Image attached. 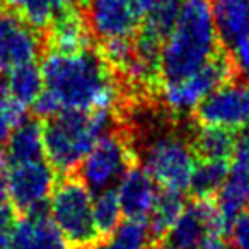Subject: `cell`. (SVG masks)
<instances>
[{
	"label": "cell",
	"instance_id": "obj_1",
	"mask_svg": "<svg viewBox=\"0 0 249 249\" xmlns=\"http://www.w3.org/2000/svg\"><path fill=\"white\" fill-rule=\"evenodd\" d=\"M45 90L63 109H111L118 87L101 53L84 48L72 53L50 52L41 65Z\"/></svg>",
	"mask_w": 249,
	"mask_h": 249
},
{
	"label": "cell",
	"instance_id": "obj_2",
	"mask_svg": "<svg viewBox=\"0 0 249 249\" xmlns=\"http://www.w3.org/2000/svg\"><path fill=\"white\" fill-rule=\"evenodd\" d=\"M217 53L218 38L210 0H181L178 21L160 48L159 77L162 82L188 77Z\"/></svg>",
	"mask_w": 249,
	"mask_h": 249
},
{
	"label": "cell",
	"instance_id": "obj_3",
	"mask_svg": "<svg viewBox=\"0 0 249 249\" xmlns=\"http://www.w3.org/2000/svg\"><path fill=\"white\" fill-rule=\"evenodd\" d=\"M113 126L111 109H63L43 124L45 156L60 173L73 171Z\"/></svg>",
	"mask_w": 249,
	"mask_h": 249
},
{
	"label": "cell",
	"instance_id": "obj_4",
	"mask_svg": "<svg viewBox=\"0 0 249 249\" xmlns=\"http://www.w3.org/2000/svg\"><path fill=\"white\" fill-rule=\"evenodd\" d=\"M50 218L73 249H87L101 239L92 217V191L73 176L55 184L50 196Z\"/></svg>",
	"mask_w": 249,
	"mask_h": 249
},
{
	"label": "cell",
	"instance_id": "obj_5",
	"mask_svg": "<svg viewBox=\"0 0 249 249\" xmlns=\"http://www.w3.org/2000/svg\"><path fill=\"white\" fill-rule=\"evenodd\" d=\"M142 162L157 186L184 193L190 188L196 159L186 139L178 133H164L147 143L142 150Z\"/></svg>",
	"mask_w": 249,
	"mask_h": 249
},
{
	"label": "cell",
	"instance_id": "obj_6",
	"mask_svg": "<svg viewBox=\"0 0 249 249\" xmlns=\"http://www.w3.org/2000/svg\"><path fill=\"white\" fill-rule=\"evenodd\" d=\"M135 156L132 145L121 133L103 135L80 162V179L90 191L109 190L132 167Z\"/></svg>",
	"mask_w": 249,
	"mask_h": 249
},
{
	"label": "cell",
	"instance_id": "obj_7",
	"mask_svg": "<svg viewBox=\"0 0 249 249\" xmlns=\"http://www.w3.org/2000/svg\"><path fill=\"white\" fill-rule=\"evenodd\" d=\"M232 65L227 56L217 55L196 72L190 73L179 80L162 82L160 96L162 101L171 111L178 114H184L195 111L196 106L218 86L231 80Z\"/></svg>",
	"mask_w": 249,
	"mask_h": 249
},
{
	"label": "cell",
	"instance_id": "obj_8",
	"mask_svg": "<svg viewBox=\"0 0 249 249\" xmlns=\"http://www.w3.org/2000/svg\"><path fill=\"white\" fill-rule=\"evenodd\" d=\"M227 229L210 198H196L186 205L173 227L164 235L171 249H205L210 241L224 237Z\"/></svg>",
	"mask_w": 249,
	"mask_h": 249
},
{
	"label": "cell",
	"instance_id": "obj_9",
	"mask_svg": "<svg viewBox=\"0 0 249 249\" xmlns=\"http://www.w3.org/2000/svg\"><path fill=\"white\" fill-rule=\"evenodd\" d=\"M201 126L237 132L249 124V84L244 80H227L212 90L195 109Z\"/></svg>",
	"mask_w": 249,
	"mask_h": 249
},
{
	"label": "cell",
	"instance_id": "obj_10",
	"mask_svg": "<svg viewBox=\"0 0 249 249\" xmlns=\"http://www.w3.org/2000/svg\"><path fill=\"white\" fill-rule=\"evenodd\" d=\"M56 184L55 169L45 160L9 164L7 198L22 215L45 210Z\"/></svg>",
	"mask_w": 249,
	"mask_h": 249
},
{
	"label": "cell",
	"instance_id": "obj_11",
	"mask_svg": "<svg viewBox=\"0 0 249 249\" xmlns=\"http://www.w3.org/2000/svg\"><path fill=\"white\" fill-rule=\"evenodd\" d=\"M143 16L139 0H87V26L103 41L133 38Z\"/></svg>",
	"mask_w": 249,
	"mask_h": 249
},
{
	"label": "cell",
	"instance_id": "obj_12",
	"mask_svg": "<svg viewBox=\"0 0 249 249\" xmlns=\"http://www.w3.org/2000/svg\"><path fill=\"white\" fill-rule=\"evenodd\" d=\"M41 41L33 26L14 12L0 14V73L36 62Z\"/></svg>",
	"mask_w": 249,
	"mask_h": 249
},
{
	"label": "cell",
	"instance_id": "obj_13",
	"mask_svg": "<svg viewBox=\"0 0 249 249\" xmlns=\"http://www.w3.org/2000/svg\"><path fill=\"white\" fill-rule=\"evenodd\" d=\"M159 193L156 181L143 167L132 166L116 184V195L124 218L147 220Z\"/></svg>",
	"mask_w": 249,
	"mask_h": 249
},
{
	"label": "cell",
	"instance_id": "obj_14",
	"mask_svg": "<svg viewBox=\"0 0 249 249\" xmlns=\"http://www.w3.org/2000/svg\"><path fill=\"white\" fill-rule=\"evenodd\" d=\"M7 249H72L45 210L18 218Z\"/></svg>",
	"mask_w": 249,
	"mask_h": 249
},
{
	"label": "cell",
	"instance_id": "obj_15",
	"mask_svg": "<svg viewBox=\"0 0 249 249\" xmlns=\"http://www.w3.org/2000/svg\"><path fill=\"white\" fill-rule=\"evenodd\" d=\"M218 43L234 46L249 38V0H210Z\"/></svg>",
	"mask_w": 249,
	"mask_h": 249
},
{
	"label": "cell",
	"instance_id": "obj_16",
	"mask_svg": "<svg viewBox=\"0 0 249 249\" xmlns=\"http://www.w3.org/2000/svg\"><path fill=\"white\" fill-rule=\"evenodd\" d=\"M215 207L224 220L225 229H231L234 220L249 205V169L234 162L229 169L227 178L217 190Z\"/></svg>",
	"mask_w": 249,
	"mask_h": 249
},
{
	"label": "cell",
	"instance_id": "obj_17",
	"mask_svg": "<svg viewBox=\"0 0 249 249\" xmlns=\"http://www.w3.org/2000/svg\"><path fill=\"white\" fill-rule=\"evenodd\" d=\"M89 26L77 9L60 12L50 22V52L72 53L89 48Z\"/></svg>",
	"mask_w": 249,
	"mask_h": 249
},
{
	"label": "cell",
	"instance_id": "obj_18",
	"mask_svg": "<svg viewBox=\"0 0 249 249\" xmlns=\"http://www.w3.org/2000/svg\"><path fill=\"white\" fill-rule=\"evenodd\" d=\"M9 164L33 162L45 157V135L43 124L38 120H22L12 130L4 150Z\"/></svg>",
	"mask_w": 249,
	"mask_h": 249
},
{
	"label": "cell",
	"instance_id": "obj_19",
	"mask_svg": "<svg viewBox=\"0 0 249 249\" xmlns=\"http://www.w3.org/2000/svg\"><path fill=\"white\" fill-rule=\"evenodd\" d=\"M152 239L154 235L147 220L126 218L120 222L111 234L87 249H149Z\"/></svg>",
	"mask_w": 249,
	"mask_h": 249
},
{
	"label": "cell",
	"instance_id": "obj_20",
	"mask_svg": "<svg viewBox=\"0 0 249 249\" xmlns=\"http://www.w3.org/2000/svg\"><path fill=\"white\" fill-rule=\"evenodd\" d=\"M237 140L234 132L218 128V126H201L195 135L191 147L195 156L200 159L229 160L235 152Z\"/></svg>",
	"mask_w": 249,
	"mask_h": 249
},
{
	"label": "cell",
	"instance_id": "obj_21",
	"mask_svg": "<svg viewBox=\"0 0 249 249\" xmlns=\"http://www.w3.org/2000/svg\"><path fill=\"white\" fill-rule=\"evenodd\" d=\"M186 207L184 193L173 190H160L154 201V207L147 217V224L156 239H162L173 224L178 220Z\"/></svg>",
	"mask_w": 249,
	"mask_h": 249
},
{
	"label": "cell",
	"instance_id": "obj_22",
	"mask_svg": "<svg viewBox=\"0 0 249 249\" xmlns=\"http://www.w3.org/2000/svg\"><path fill=\"white\" fill-rule=\"evenodd\" d=\"M229 169V160L200 159L195 164L188 190H191L196 198H210L222 186Z\"/></svg>",
	"mask_w": 249,
	"mask_h": 249
},
{
	"label": "cell",
	"instance_id": "obj_23",
	"mask_svg": "<svg viewBox=\"0 0 249 249\" xmlns=\"http://www.w3.org/2000/svg\"><path fill=\"white\" fill-rule=\"evenodd\" d=\"M7 82L11 87L14 97L24 106L33 104L38 96L45 89V80H43V72L36 62L26 63L22 67L7 72Z\"/></svg>",
	"mask_w": 249,
	"mask_h": 249
},
{
	"label": "cell",
	"instance_id": "obj_24",
	"mask_svg": "<svg viewBox=\"0 0 249 249\" xmlns=\"http://www.w3.org/2000/svg\"><path fill=\"white\" fill-rule=\"evenodd\" d=\"M121 215L123 213L114 188L97 191L96 196H92V217L101 239L116 229L121 222Z\"/></svg>",
	"mask_w": 249,
	"mask_h": 249
},
{
	"label": "cell",
	"instance_id": "obj_25",
	"mask_svg": "<svg viewBox=\"0 0 249 249\" xmlns=\"http://www.w3.org/2000/svg\"><path fill=\"white\" fill-rule=\"evenodd\" d=\"M12 9L14 14L24 19L35 29H41L50 26L55 18L53 0H4Z\"/></svg>",
	"mask_w": 249,
	"mask_h": 249
},
{
	"label": "cell",
	"instance_id": "obj_26",
	"mask_svg": "<svg viewBox=\"0 0 249 249\" xmlns=\"http://www.w3.org/2000/svg\"><path fill=\"white\" fill-rule=\"evenodd\" d=\"M0 113L5 114L16 126L26 118V106L14 97L7 77L4 75H0Z\"/></svg>",
	"mask_w": 249,
	"mask_h": 249
},
{
	"label": "cell",
	"instance_id": "obj_27",
	"mask_svg": "<svg viewBox=\"0 0 249 249\" xmlns=\"http://www.w3.org/2000/svg\"><path fill=\"white\" fill-rule=\"evenodd\" d=\"M231 65L244 82L249 84V38L231 46Z\"/></svg>",
	"mask_w": 249,
	"mask_h": 249
},
{
	"label": "cell",
	"instance_id": "obj_28",
	"mask_svg": "<svg viewBox=\"0 0 249 249\" xmlns=\"http://www.w3.org/2000/svg\"><path fill=\"white\" fill-rule=\"evenodd\" d=\"M16 222V208L5 203L0 205V249H7Z\"/></svg>",
	"mask_w": 249,
	"mask_h": 249
},
{
	"label": "cell",
	"instance_id": "obj_29",
	"mask_svg": "<svg viewBox=\"0 0 249 249\" xmlns=\"http://www.w3.org/2000/svg\"><path fill=\"white\" fill-rule=\"evenodd\" d=\"M235 249H249V213L242 212L229 229Z\"/></svg>",
	"mask_w": 249,
	"mask_h": 249
},
{
	"label": "cell",
	"instance_id": "obj_30",
	"mask_svg": "<svg viewBox=\"0 0 249 249\" xmlns=\"http://www.w3.org/2000/svg\"><path fill=\"white\" fill-rule=\"evenodd\" d=\"M232 159H234V162L246 166L249 169V124L246 133L237 140V145H235V152L232 156Z\"/></svg>",
	"mask_w": 249,
	"mask_h": 249
},
{
	"label": "cell",
	"instance_id": "obj_31",
	"mask_svg": "<svg viewBox=\"0 0 249 249\" xmlns=\"http://www.w3.org/2000/svg\"><path fill=\"white\" fill-rule=\"evenodd\" d=\"M7 156L4 150H0V205H4L7 201Z\"/></svg>",
	"mask_w": 249,
	"mask_h": 249
},
{
	"label": "cell",
	"instance_id": "obj_32",
	"mask_svg": "<svg viewBox=\"0 0 249 249\" xmlns=\"http://www.w3.org/2000/svg\"><path fill=\"white\" fill-rule=\"evenodd\" d=\"M14 128H16V124L12 123V121L9 120V118L5 116V114L0 113V145L7 142L9 135H11L12 130H14Z\"/></svg>",
	"mask_w": 249,
	"mask_h": 249
},
{
	"label": "cell",
	"instance_id": "obj_33",
	"mask_svg": "<svg viewBox=\"0 0 249 249\" xmlns=\"http://www.w3.org/2000/svg\"><path fill=\"white\" fill-rule=\"evenodd\" d=\"M149 249H171V248H167L166 244H160V246H156V248H152V246H150Z\"/></svg>",
	"mask_w": 249,
	"mask_h": 249
}]
</instances>
